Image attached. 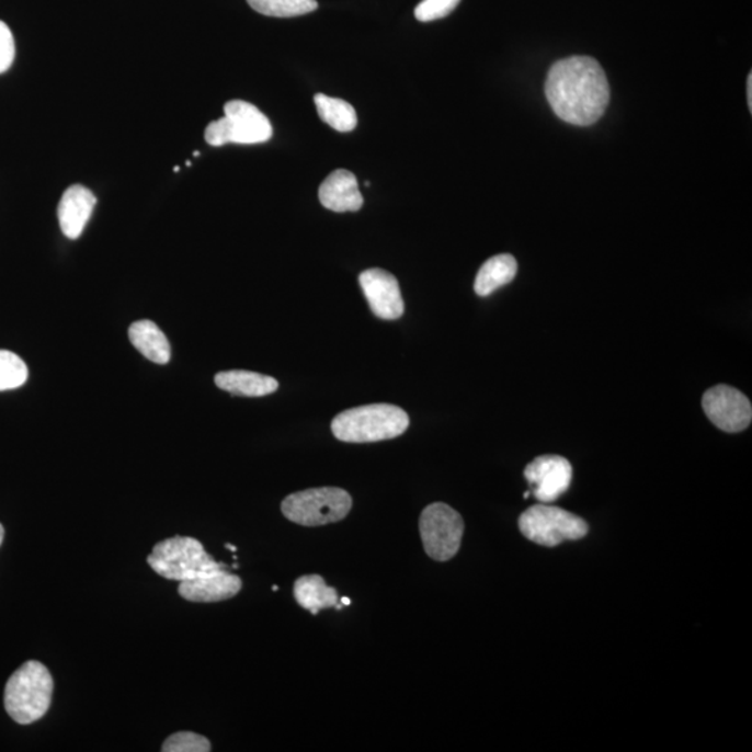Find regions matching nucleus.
I'll use <instances>...</instances> for the list:
<instances>
[{
	"instance_id": "f257e3e1",
	"label": "nucleus",
	"mask_w": 752,
	"mask_h": 752,
	"mask_svg": "<svg viewBox=\"0 0 752 752\" xmlns=\"http://www.w3.org/2000/svg\"><path fill=\"white\" fill-rule=\"evenodd\" d=\"M545 94L556 116L583 127L600 121L611 100L605 71L589 56L556 61L546 79Z\"/></svg>"
},
{
	"instance_id": "f03ea898",
	"label": "nucleus",
	"mask_w": 752,
	"mask_h": 752,
	"mask_svg": "<svg viewBox=\"0 0 752 752\" xmlns=\"http://www.w3.org/2000/svg\"><path fill=\"white\" fill-rule=\"evenodd\" d=\"M403 409L391 405H369L343 411L332 421L333 435L347 443L395 440L409 429Z\"/></svg>"
},
{
	"instance_id": "7ed1b4c3",
	"label": "nucleus",
	"mask_w": 752,
	"mask_h": 752,
	"mask_svg": "<svg viewBox=\"0 0 752 752\" xmlns=\"http://www.w3.org/2000/svg\"><path fill=\"white\" fill-rule=\"evenodd\" d=\"M54 679L45 664L30 661L19 668L4 687V708L19 725L44 718L50 707Z\"/></svg>"
},
{
	"instance_id": "20e7f679",
	"label": "nucleus",
	"mask_w": 752,
	"mask_h": 752,
	"mask_svg": "<svg viewBox=\"0 0 752 752\" xmlns=\"http://www.w3.org/2000/svg\"><path fill=\"white\" fill-rule=\"evenodd\" d=\"M148 565L163 579L179 583L210 571L229 569L216 561L203 544L192 537H173L157 544L148 556Z\"/></svg>"
},
{
	"instance_id": "39448f33",
	"label": "nucleus",
	"mask_w": 752,
	"mask_h": 752,
	"mask_svg": "<svg viewBox=\"0 0 752 752\" xmlns=\"http://www.w3.org/2000/svg\"><path fill=\"white\" fill-rule=\"evenodd\" d=\"M353 506L350 493L340 488H314L288 494L282 502V513L292 523L304 527L342 522Z\"/></svg>"
},
{
	"instance_id": "423d86ee",
	"label": "nucleus",
	"mask_w": 752,
	"mask_h": 752,
	"mask_svg": "<svg viewBox=\"0 0 752 752\" xmlns=\"http://www.w3.org/2000/svg\"><path fill=\"white\" fill-rule=\"evenodd\" d=\"M273 128L259 107L246 101H230L225 105V117L209 123L205 140L213 147L226 144H262L271 140Z\"/></svg>"
},
{
	"instance_id": "0eeeda50",
	"label": "nucleus",
	"mask_w": 752,
	"mask_h": 752,
	"mask_svg": "<svg viewBox=\"0 0 752 752\" xmlns=\"http://www.w3.org/2000/svg\"><path fill=\"white\" fill-rule=\"evenodd\" d=\"M520 532L540 546L554 548L563 540H577L589 534L585 520L548 503L535 504L519 519Z\"/></svg>"
},
{
	"instance_id": "6e6552de",
	"label": "nucleus",
	"mask_w": 752,
	"mask_h": 752,
	"mask_svg": "<svg viewBox=\"0 0 752 752\" xmlns=\"http://www.w3.org/2000/svg\"><path fill=\"white\" fill-rule=\"evenodd\" d=\"M420 534L426 555L436 561H447L460 549L465 522L446 503H432L420 517Z\"/></svg>"
},
{
	"instance_id": "1a4fd4ad",
	"label": "nucleus",
	"mask_w": 752,
	"mask_h": 752,
	"mask_svg": "<svg viewBox=\"0 0 752 752\" xmlns=\"http://www.w3.org/2000/svg\"><path fill=\"white\" fill-rule=\"evenodd\" d=\"M703 409L714 425L729 434L744 431L751 424V401L728 385L714 386L705 391Z\"/></svg>"
},
{
	"instance_id": "9d476101",
	"label": "nucleus",
	"mask_w": 752,
	"mask_h": 752,
	"mask_svg": "<svg viewBox=\"0 0 752 752\" xmlns=\"http://www.w3.org/2000/svg\"><path fill=\"white\" fill-rule=\"evenodd\" d=\"M532 493L540 503H552L570 488L573 468L568 458L545 455L535 458L524 470Z\"/></svg>"
},
{
	"instance_id": "9b49d317",
	"label": "nucleus",
	"mask_w": 752,
	"mask_h": 752,
	"mask_svg": "<svg viewBox=\"0 0 752 752\" xmlns=\"http://www.w3.org/2000/svg\"><path fill=\"white\" fill-rule=\"evenodd\" d=\"M364 296L376 317L385 321L399 319L405 312V301L401 298L398 280L384 270L364 271L358 277Z\"/></svg>"
},
{
	"instance_id": "f8f14e48",
	"label": "nucleus",
	"mask_w": 752,
	"mask_h": 752,
	"mask_svg": "<svg viewBox=\"0 0 752 752\" xmlns=\"http://www.w3.org/2000/svg\"><path fill=\"white\" fill-rule=\"evenodd\" d=\"M241 586L243 583L239 576L231 574L226 569H219L182 581L179 585V594L190 602L210 604V602L230 600L239 594Z\"/></svg>"
},
{
	"instance_id": "ddd939ff",
	"label": "nucleus",
	"mask_w": 752,
	"mask_h": 752,
	"mask_svg": "<svg viewBox=\"0 0 752 752\" xmlns=\"http://www.w3.org/2000/svg\"><path fill=\"white\" fill-rule=\"evenodd\" d=\"M96 205V197L84 185L75 184L67 189L58 208L61 231L67 239H79L84 231Z\"/></svg>"
},
{
	"instance_id": "4468645a",
	"label": "nucleus",
	"mask_w": 752,
	"mask_h": 752,
	"mask_svg": "<svg viewBox=\"0 0 752 752\" xmlns=\"http://www.w3.org/2000/svg\"><path fill=\"white\" fill-rule=\"evenodd\" d=\"M318 194L323 207L333 213H357L364 204L357 179L349 170H334L323 180Z\"/></svg>"
},
{
	"instance_id": "2eb2a0df",
	"label": "nucleus",
	"mask_w": 752,
	"mask_h": 752,
	"mask_svg": "<svg viewBox=\"0 0 752 752\" xmlns=\"http://www.w3.org/2000/svg\"><path fill=\"white\" fill-rule=\"evenodd\" d=\"M215 384L219 389L229 394L247 396V398H261L275 394L280 384L272 376L251 373V371H225L216 374Z\"/></svg>"
},
{
	"instance_id": "dca6fc26",
	"label": "nucleus",
	"mask_w": 752,
	"mask_h": 752,
	"mask_svg": "<svg viewBox=\"0 0 752 752\" xmlns=\"http://www.w3.org/2000/svg\"><path fill=\"white\" fill-rule=\"evenodd\" d=\"M133 346L149 362L167 364L170 360V344L164 333L152 321H137L128 329Z\"/></svg>"
},
{
	"instance_id": "f3484780",
	"label": "nucleus",
	"mask_w": 752,
	"mask_h": 752,
	"mask_svg": "<svg viewBox=\"0 0 752 752\" xmlns=\"http://www.w3.org/2000/svg\"><path fill=\"white\" fill-rule=\"evenodd\" d=\"M517 261L513 255H494L478 271L474 290L480 297L492 295L499 287L508 285L516 277Z\"/></svg>"
},
{
	"instance_id": "a211bd4d",
	"label": "nucleus",
	"mask_w": 752,
	"mask_h": 752,
	"mask_svg": "<svg viewBox=\"0 0 752 752\" xmlns=\"http://www.w3.org/2000/svg\"><path fill=\"white\" fill-rule=\"evenodd\" d=\"M295 597L304 609L318 615L319 611L334 607L339 602L338 591L328 586L321 576H303L296 580Z\"/></svg>"
},
{
	"instance_id": "6ab92c4d",
	"label": "nucleus",
	"mask_w": 752,
	"mask_h": 752,
	"mask_svg": "<svg viewBox=\"0 0 752 752\" xmlns=\"http://www.w3.org/2000/svg\"><path fill=\"white\" fill-rule=\"evenodd\" d=\"M319 117L340 133L353 132L357 127V113L349 102L324 94L314 96Z\"/></svg>"
},
{
	"instance_id": "aec40b11",
	"label": "nucleus",
	"mask_w": 752,
	"mask_h": 752,
	"mask_svg": "<svg viewBox=\"0 0 752 752\" xmlns=\"http://www.w3.org/2000/svg\"><path fill=\"white\" fill-rule=\"evenodd\" d=\"M247 3L270 18H296L318 9L317 0H247Z\"/></svg>"
},
{
	"instance_id": "412c9836",
	"label": "nucleus",
	"mask_w": 752,
	"mask_h": 752,
	"mask_svg": "<svg viewBox=\"0 0 752 752\" xmlns=\"http://www.w3.org/2000/svg\"><path fill=\"white\" fill-rule=\"evenodd\" d=\"M29 379L27 365L18 354L0 350V391L20 388Z\"/></svg>"
},
{
	"instance_id": "4be33fe9",
	"label": "nucleus",
	"mask_w": 752,
	"mask_h": 752,
	"mask_svg": "<svg viewBox=\"0 0 752 752\" xmlns=\"http://www.w3.org/2000/svg\"><path fill=\"white\" fill-rule=\"evenodd\" d=\"M163 752H209L210 743L204 736L193 731H179L169 736L162 745Z\"/></svg>"
},
{
	"instance_id": "5701e85b",
	"label": "nucleus",
	"mask_w": 752,
	"mask_h": 752,
	"mask_svg": "<svg viewBox=\"0 0 752 752\" xmlns=\"http://www.w3.org/2000/svg\"><path fill=\"white\" fill-rule=\"evenodd\" d=\"M460 0H422L415 8V19L422 23L434 22L449 15Z\"/></svg>"
},
{
	"instance_id": "b1692460",
	"label": "nucleus",
	"mask_w": 752,
	"mask_h": 752,
	"mask_svg": "<svg viewBox=\"0 0 752 752\" xmlns=\"http://www.w3.org/2000/svg\"><path fill=\"white\" fill-rule=\"evenodd\" d=\"M15 45L12 31L7 23L0 22V75L4 73L13 65Z\"/></svg>"
},
{
	"instance_id": "393cba45",
	"label": "nucleus",
	"mask_w": 752,
	"mask_h": 752,
	"mask_svg": "<svg viewBox=\"0 0 752 752\" xmlns=\"http://www.w3.org/2000/svg\"><path fill=\"white\" fill-rule=\"evenodd\" d=\"M747 98H749V107L752 111V75L749 76L747 80Z\"/></svg>"
},
{
	"instance_id": "a878e982",
	"label": "nucleus",
	"mask_w": 752,
	"mask_h": 752,
	"mask_svg": "<svg viewBox=\"0 0 752 752\" xmlns=\"http://www.w3.org/2000/svg\"><path fill=\"white\" fill-rule=\"evenodd\" d=\"M4 538V528L3 525L0 524V545H2Z\"/></svg>"
},
{
	"instance_id": "bb28decb",
	"label": "nucleus",
	"mask_w": 752,
	"mask_h": 752,
	"mask_svg": "<svg viewBox=\"0 0 752 752\" xmlns=\"http://www.w3.org/2000/svg\"><path fill=\"white\" fill-rule=\"evenodd\" d=\"M350 604H352V602H350L347 596L342 597V605L349 606Z\"/></svg>"
},
{
	"instance_id": "cd10ccee",
	"label": "nucleus",
	"mask_w": 752,
	"mask_h": 752,
	"mask_svg": "<svg viewBox=\"0 0 752 752\" xmlns=\"http://www.w3.org/2000/svg\"><path fill=\"white\" fill-rule=\"evenodd\" d=\"M226 548H228L229 550H231V552H236V548H235L233 545L228 544V545H226Z\"/></svg>"
}]
</instances>
